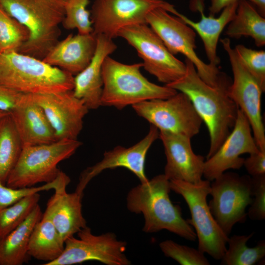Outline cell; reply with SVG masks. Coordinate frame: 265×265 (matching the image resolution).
<instances>
[{
	"mask_svg": "<svg viewBox=\"0 0 265 265\" xmlns=\"http://www.w3.org/2000/svg\"><path fill=\"white\" fill-rule=\"evenodd\" d=\"M185 62L184 75L165 85L186 94L206 124L210 137L207 159L216 152L232 132L239 108L228 95L232 81L229 77L218 85L212 86L201 79L192 62L186 58Z\"/></svg>",
	"mask_w": 265,
	"mask_h": 265,
	"instance_id": "obj_1",
	"label": "cell"
},
{
	"mask_svg": "<svg viewBox=\"0 0 265 265\" xmlns=\"http://www.w3.org/2000/svg\"><path fill=\"white\" fill-rule=\"evenodd\" d=\"M170 180L164 174L132 188L127 196V207L133 213H142V230L146 233L166 230L185 239L195 241L196 233L183 218L181 209L170 199Z\"/></svg>",
	"mask_w": 265,
	"mask_h": 265,
	"instance_id": "obj_2",
	"label": "cell"
},
{
	"mask_svg": "<svg viewBox=\"0 0 265 265\" xmlns=\"http://www.w3.org/2000/svg\"><path fill=\"white\" fill-rule=\"evenodd\" d=\"M65 0H0V7L23 25L29 37L18 52L43 59L59 41Z\"/></svg>",
	"mask_w": 265,
	"mask_h": 265,
	"instance_id": "obj_3",
	"label": "cell"
},
{
	"mask_svg": "<svg viewBox=\"0 0 265 265\" xmlns=\"http://www.w3.org/2000/svg\"><path fill=\"white\" fill-rule=\"evenodd\" d=\"M74 76L18 52H0V85L23 94L72 91Z\"/></svg>",
	"mask_w": 265,
	"mask_h": 265,
	"instance_id": "obj_4",
	"label": "cell"
},
{
	"mask_svg": "<svg viewBox=\"0 0 265 265\" xmlns=\"http://www.w3.org/2000/svg\"><path fill=\"white\" fill-rule=\"evenodd\" d=\"M142 63L127 64L107 56L102 66L101 106L125 107L154 99L168 98L178 91L148 80L142 74Z\"/></svg>",
	"mask_w": 265,
	"mask_h": 265,
	"instance_id": "obj_5",
	"label": "cell"
},
{
	"mask_svg": "<svg viewBox=\"0 0 265 265\" xmlns=\"http://www.w3.org/2000/svg\"><path fill=\"white\" fill-rule=\"evenodd\" d=\"M81 144L77 139H61L23 147L6 186L19 188L52 182L60 171L58 164L72 156Z\"/></svg>",
	"mask_w": 265,
	"mask_h": 265,
	"instance_id": "obj_6",
	"label": "cell"
},
{
	"mask_svg": "<svg viewBox=\"0 0 265 265\" xmlns=\"http://www.w3.org/2000/svg\"><path fill=\"white\" fill-rule=\"evenodd\" d=\"M210 185V181L207 180L196 184L170 180L171 190L181 195L189 208L191 218L186 220L195 230L198 249L220 260L226 250L229 237L218 225L207 203Z\"/></svg>",
	"mask_w": 265,
	"mask_h": 265,
	"instance_id": "obj_7",
	"label": "cell"
},
{
	"mask_svg": "<svg viewBox=\"0 0 265 265\" xmlns=\"http://www.w3.org/2000/svg\"><path fill=\"white\" fill-rule=\"evenodd\" d=\"M146 23L162 40L169 52L181 53L194 65L201 79L212 86L218 85L227 75L217 66L204 62L195 49L196 32L180 18L162 8L152 10L147 16Z\"/></svg>",
	"mask_w": 265,
	"mask_h": 265,
	"instance_id": "obj_8",
	"label": "cell"
},
{
	"mask_svg": "<svg viewBox=\"0 0 265 265\" xmlns=\"http://www.w3.org/2000/svg\"><path fill=\"white\" fill-rule=\"evenodd\" d=\"M117 37L123 38L135 50L143 61L142 67L159 82L167 85L185 74V62L169 52L147 23L125 27L119 30Z\"/></svg>",
	"mask_w": 265,
	"mask_h": 265,
	"instance_id": "obj_9",
	"label": "cell"
},
{
	"mask_svg": "<svg viewBox=\"0 0 265 265\" xmlns=\"http://www.w3.org/2000/svg\"><path fill=\"white\" fill-rule=\"evenodd\" d=\"M208 204L215 221L229 237L234 226L243 223L246 209L252 202L251 177L225 172L212 181Z\"/></svg>",
	"mask_w": 265,
	"mask_h": 265,
	"instance_id": "obj_10",
	"label": "cell"
},
{
	"mask_svg": "<svg viewBox=\"0 0 265 265\" xmlns=\"http://www.w3.org/2000/svg\"><path fill=\"white\" fill-rule=\"evenodd\" d=\"M157 8L174 15L178 12L164 0H94L90 11L92 33L113 39L125 27L146 23L148 14Z\"/></svg>",
	"mask_w": 265,
	"mask_h": 265,
	"instance_id": "obj_11",
	"label": "cell"
},
{
	"mask_svg": "<svg viewBox=\"0 0 265 265\" xmlns=\"http://www.w3.org/2000/svg\"><path fill=\"white\" fill-rule=\"evenodd\" d=\"M74 236L66 239L64 249L55 260L44 265H72L96 261L107 265H130L126 256V242L119 240L112 232L100 235L92 233L86 226Z\"/></svg>",
	"mask_w": 265,
	"mask_h": 265,
	"instance_id": "obj_12",
	"label": "cell"
},
{
	"mask_svg": "<svg viewBox=\"0 0 265 265\" xmlns=\"http://www.w3.org/2000/svg\"><path fill=\"white\" fill-rule=\"evenodd\" d=\"M137 114L159 131L186 135L198 134L202 120L188 96L181 92L165 99H154L132 106Z\"/></svg>",
	"mask_w": 265,
	"mask_h": 265,
	"instance_id": "obj_13",
	"label": "cell"
},
{
	"mask_svg": "<svg viewBox=\"0 0 265 265\" xmlns=\"http://www.w3.org/2000/svg\"><path fill=\"white\" fill-rule=\"evenodd\" d=\"M220 41L228 56L233 75L228 95L248 120L259 149L265 151V130L261 114V96L264 92L241 63L231 46L230 39L227 37Z\"/></svg>",
	"mask_w": 265,
	"mask_h": 265,
	"instance_id": "obj_14",
	"label": "cell"
},
{
	"mask_svg": "<svg viewBox=\"0 0 265 265\" xmlns=\"http://www.w3.org/2000/svg\"><path fill=\"white\" fill-rule=\"evenodd\" d=\"M32 95L43 110L57 140L77 139L89 110L83 100L72 90Z\"/></svg>",
	"mask_w": 265,
	"mask_h": 265,
	"instance_id": "obj_15",
	"label": "cell"
},
{
	"mask_svg": "<svg viewBox=\"0 0 265 265\" xmlns=\"http://www.w3.org/2000/svg\"><path fill=\"white\" fill-rule=\"evenodd\" d=\"M260 151L248 120L238 109L232 132L216 152L205 161L203 176L211 182L228 169H239L244 160L240 157L241 155Z\"/></svg>",
	"mask_w": 265,
	"mask_h": 265,
	"instance_id": "obj_16",
	"label": "cell"
},
{
	"mask_svg": "<svg viewBox=\"0 0 265 265\" xmlns=\"http://www.w3.org/2000/svg\"><path fill=\"white\" fill-rule=\"evenodd\" d=\"M159 138V130L151 125L147 134L134 145L126 148L118 146L105 152L103 158L95 164L84 169L80 174L76 191L83 194L90 181L103 171L118 167L125 168L133 173L140 183L148 181L145 171L147 153L154 142Z\"/></svg>",
	"mask_w": 265,
	"mask_h": 265,
	"instance_id": "obj_17",
	"label": "cell"
},
{
	"mask_svg": "<svg viewBox=\"0 0 265 265\" xmlns=\"http://www.w3.org/2000/svg\"><path fill=\"white\" fill-rule=\"evenodd\" d=\"M166 158L165 176L177 180L196 184L202 179L204 157L195 154L191 147V138L180 133L159 131Z\"/></svg>",
	"mask_w": 265,
	"mask_h": 265,
	"instance_id": "obj_18",
	"label": "cell"
},
{
	"mask_svg": "<svg viewBox=\"0 0 265 265\" xmlns=\"http://www.w3.org/2000/svg\"><path fill=\"white\" fill-rule=\"evenodd\" d=\"M10 113L23 147L57 140L43 110L31 94H23Z\"/></svg>",
	"mask_w": 265,
	"mask_h": 265,
	"instance_id": "obj_19",
	"label": "cell"
},
{
	"mask_svg": "<svg viewBox=\"0 0 265 265\" xmlns=\"http://www.w3.org/2000/svg\"><path fill=\"white\" fill-rule=\"evenodd\" d=\"M95 53L88 65L74 78V95L81 99L88 109L101 106L103 89L102 66L106 58L117 49L113 39L103 35L96 36Z\"/></svg>",
	"mask_w": 265,
	"mask_h": 265,
	"instance_id": "obj_20",
	"label": "cell"
},
{
	"mask_svg": "<svg viewBox=\"0 0 265 265\" xmlns=\"http://www.w3.org/2000/svg\"><path fill=\"white\" fill-rule=\"evenodd\" d=\"M68 184L64 183L54 190L43 213L53 222L64 241L87 226L82 212L83 194L76 191L67 193Z\"/></svg>",
	"mask_w": 265,
	"mask_h": 265,
	"instance_id": "obj_21",
	"label": "cell"
},
{
	"mask_svg": "<svg viewBox=\"0 0 265 265\" xmlns=\"http://www.w3.org/2000/svg\"><path fill=\"white\" fill-rule=\"evenodd\" d=\"M96 36L70 34L59 41L42 59L47 64L76 75L90 63L95 52Z\"/></svg>",
	"mask_w": 265,
	"mask_h": 265,
	"instance_id": "obj_22",
	"label": "cell"
},
{
	"mask_svg": "<svg viewBox=\"0 0 265 265\" xmlns=\"http://www.w3.org/2000/svg\"><path fill=\"white\" fill-rule=\"evenodd\" d=\"M194 9L201 14V19L195 22L185 15L178 12L176 16L180 18L190 26L201 38L209 63L218 66L220 59L217 55V47L220 36L225 26L234 18L238 6V1L225 7L218 17L204 13L203 4L201 0H194Z\"/></svg>",
	"mask_w": 265,
	"mask_h": 265,
	"instance_id": "obj_23",
	"label": "cell"
},
{
	"mask_svg": "<svg viewBox=\"0 0 265 265\" xmlns=\"http://www.w3.org/2000/svg\"><path fill=\"white\" fill-rule=\"evenodd\" d=\"M42 215L38 204L22 223L5 236L0 238V265H22L28 260L29 238Z\"/></svg>",
	"mask_w": 265,
	"mask_h": 265,
	"instance_id": "obj_24",
	"label": "cell"
},
{
	"mask_svg": "<svg viewBox=\"0 0 265 265\" xmlns=\"http://www.w3.org/2000/svg\"><path fill=\"white\" fill-rule=\"evenodd\" d=\"M225 35L229 38L249 36L258 47L265 45V18L246 0H238L236 14Z\"/></svg>",
	"mask_w": 265,
	"mask_h": 265,
	"instance_id": "obj_25",
	"label": "cell"
},
{
	"mask_svg": "<svg viewBox=\"0 0 265 265\" xmlns=\"http://www.w3.org/2000/svg\"><path fill=\"white\" fill-rule=\"evenodd\" d=\"M64 242L53 222L42 215L31 234L28 254L30 257L49 263L61 254Z\"/></svg>",
	"mask_w": 265,
	"mask_h": 265,
	"instance_id": "obj_26",
	"label": "cell"
},
{
	"mask_svg": "<svg viewBox=\"0 0 265 265\" xmlns=\"http://www.w3.org/2000/svg\"><path fill=\"white\" fill-rule=\"evenodd\" d=\"M23 146L10 113L0 118V181L6 184Z\"/></svg>",
	"mask_w": 265,
	"mask_h": 265,
	"instance_id": "obj_27",
	"label": "cell"
},
{
	"mask_svg": "<svg viewBox=\"0 0 265 265\" xmlns=\"http://www.w3.org/2000/svg\"><path fill=\"white\" fill-rule=\"evenodd\" d=\"M253 234L234 235L229 237L228 248L221 259V265H253L262 261L265 256V240L259 241L253 247L246 245Z\"/></svg>",
	"mask_w": 265,
	"mask_h": 265,
	"instance_id": "obj_28",
	"label": "cell"
},
{
	"mask_svg": "<svg viewBox=\"0 0 265 265\" xmlns=\"http://www.w3.org/2000/svg\"><path fill=\"white\" fill-rule=\"evenodd\" d=\"M39 193L28 195L0 210V238L3 237L22 223L38 204Z\"/></svg>",
	"mask_w": 265,
	"mask_h": 265,
	"instance_id": "obj_29",
	"label": "cell"
},
{
	"mask_svg": "<svg viewBox=\"0 0 265 265\" xmlns=\"http://www.w3.org/2000/svg\"><path fill=\"white\" fill-rule=\"evenodd\" d=\"M28 37L27 29L0 7V52H19Z\"/></svg>",
	"mask_w": 265,
	"mask_h": 265,
	"instance_id": "obj_30",
	"label": "cell"
},
{
	"mask_svg": "<svg viewBox=\"0 0 265 265\" xmlns=\"http://www.w3.org/2000/svg\"><path fill=\"white\" fill-rule=\"evenodd\" d=\"M89 0H65V16L62 25L67 30L76 29L78 33L93 32L90 12L87 9Z\"/></svg>",
	"mask_w": 265,
	"mask_h": 265,
	"instance_id": "obj_31",
	"label": "cell"
},
{
	"mask_svg": "<svg viewBox=\"0 0 265 265\" xmlns=\"http://www.w3.org/2000/svg\"><path fill=\"white\" fill-rule=\"evenodd\" d=\"M70 182L69 177L61 171L55 180L38 186L14 188L6 186L0 181V210L28 195L42 191L55 190L63 183Z\"/></svg>",
	"mask_w": 265,
	"mask_h": 265,
	"instance_id": "obj_32",
	"label": "cell"
},
{
	"mask_svg": "<svg viewBox=\"0 0 265 265\" xmlns=\"http://www.w3.org/2000/svg\"><path fill=\"white\" fill-rule=\"evenodd\" d=\"M164 255L182 265H209L210 263L204 253L195 248L179 244L167 239L159 244Z\"/></svg>",
	"mask_w": 265,
	"mask_h": 265,
	"instance_id": "obj_33",
	"label": "cell"
},
{
	"mask_svg": "<svg viewBox=\"0 0 265 265\" xmlns=\"http://www.w3.org/2000/svg\"><path fill=\"white\" fill-rule=\"evenodd\" d=\"M234 49L247 70L256 79L263 92L265 91V51L253 50L238 44Z\"/></svg>",
	"mask_w": 265,
	"mask_h": 265,
	"instance_id": "obj_34",
	"label": "cell"
},
{
	"mask_svg": "<svg viewBox=\"0 0 265 265\" xmlns=\"http://www.w3.org/2000/svg\"><path fill=\"white\" fill-rule=\"evenodd\" d=\"M252 202L247 216L253 220L265 219V174L251 177Z\"/></svg>",
	"mask_w": 265,
	"mask_h": 265,
	"instance_id": "obj_35",
	"label": "cell"
},
{
	"mask_svg": "<svg viewBox=\"0 0 265 265\" xmlns=\"http://www.w3.org/2000/svg\"><path fill=\"white\" fill-rule=\"evenodd\" d=\"M243 166L252 177L265 174V151L250 154Z\"/></svg>",
	"mask_w": 265,
	"mask_h": 265,
	"instance_id": "obj_36",
	"label": "cell"
},
{
	"mask_svg": "<svg viewBox=\"0 0 265 265\" xmlns=\"http://www.w3.org/2000/svg\"><path fill=\"white\" fill-rule=\"evenodd\" d=\"M23 94L0 85V110L10 113Z\"/></svg>",
	"mask_w": 265,
	"mask_h": 265,
	"instance_id": "obj_37",
	"label": "cell"
},
{
	"mask_svg": "<svg viewBox=\"0 0 265 265\" xmlns=\"http://www.w3.org/2000/svg\"><path fill=\"white\" fill-rule=\"evenodd\" d=\"M238 0H210L209 15L214 16L225 7Z\"/></svg>",
	"mask_w": 265,
	"mask_h": 265,
	"instance_id": "obj_38",
	"label": "cell"
},
{
	"mask_svg": "<svg viewBox=\"0 0 265 265\" xmlns=\"http://www.w3.org/2000/svg\"><path fill=\"white\" fill-rule=\"evenodd\" d=\"M255 6L261 15L265 18V0H246Z\"/></svg>",
	"mask_w": 265,
	"mask_h": 265,
	"instance_id": "obj_39",
	"label": "cell"
},
{
	"mask_svg": "<svg viewBox=\"0 0 265 265\" xmlns=\"http://www.w3.org/2000/svg\"><path fill=\"white\" fill-rule=\"evenodd\" d=\"M10 113L7 112L2 110H0V118L3 117L4 116L9 114Z\"/></svg>",
	"mask_w": 265,
	"mask_h": 265,
	"instance_id": "obj_40",
	"label": "cell"
}]
</instances>
